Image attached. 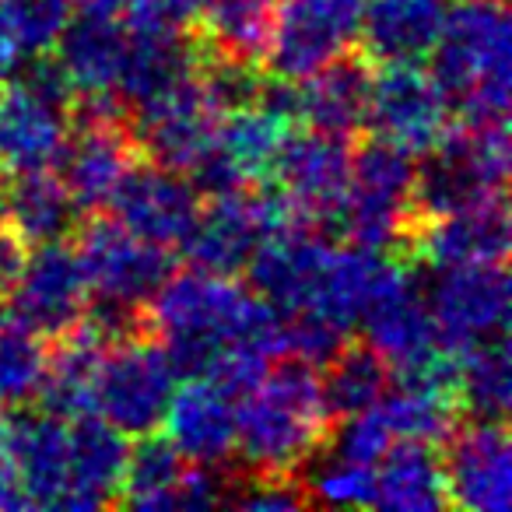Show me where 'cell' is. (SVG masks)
Returning a JSON list of instances; mask_svg holds the SVG:
<instances>
[{
    "instance_id": "cell-22",
    "label": "cell",
    "mask_w": 512,
    "mask_h": 512,
    "mask_svg": "<svg viewBox=\"0 0 512 512\" xmlns=\"http://www.w3.org/2000/svg\"><path fill=\"white\" fill-rule=\"evenodd\" d=\"M442 463L449 505L467 512H509L512 505V446L505 421L474 418L453 428Z\"/></svg>"
},
{
    "instance_id": "cell-32",
    "label": "cell",
    "mask_w": 512,
    "mask_h": 512,
    "mask_svg": "<svg viewBox=\"0 0 512 512\" xmlns=\"http://www.w3.org/2000/svg\"><path fill=\"white\" fill-rule=\"evenodd\" d=\"M4 218L29 246H43V242L67 239L78 228L81 211L57 169H32L15 172L8 186Z\"/></svg>"
},
{
    "instance_id": "cell-13",
    "label": "cell",
    "mask_w": 512,
    "mask_h": 512,
    "mask_svg": "<svg viewBox=\"0 0 512 512\" xmlns=\"http://www.w3.org/2000/svg\"><path fill=\"white\" fill-rule=\"evenodd\" d=\"M130 116H134L127 120L130 130H134L137 144L151 155V162L190 176L211 151L221 106L207 85L204 67H200L197 74L172 85L158 99L144 102Z\"/></svg>"
},
{
    "instance_id": "cell-28",
    "label": "cell",
    "mask_w": 512,
    "mask_h": 512,
    "mask_svg": "<svg viewBox=\"0 0 512 512\" xmlns=\"http://www.w3.org/2000/svg\"><path fill=\"white\" fill-rule=\"evenodd\" d=\"M449 0H362L358 43L376 64H421L439 43Z\"/></svg>"
},
{
    "instance_id": "cell-15",
    "label": "cell",
    "mask_w": 512,
    "mask_h": 512,
    "mask_svg": "<svg viewBox=\"0 0 512 512\" xmlns=\"http://www.w3.org/2000/svg\"><path fill=\"white\" fill-rule=\"evenodd\" d=\"M137 162V137L123 113L99 109H74V123L67 144L57 158V176L64 179L81 214H95L109 207L116 186L123 183Z\"/></svg>"
},
{
    "instance_id": "cell-27",
    "label": "cell",
    "mask_w": 512,
    "mask_h": 512,
    "mask_svg": "<svg viewBox=\"0 0 512 512\" xmlns=\"http://www.w3.org/2000/svg\"><path fill=\"white\" fill-rule=\"evenodd\" d=\"M113 337L120 334H113L99 316H85L78 327L57 337V348L46 355V376L36 397L43 411L60 418L95 414V383Z\"/></svg>"
},
{
    "instance_id": "cell-16",
    "label": "cell",
    "mask_w": 512,
    "mask_h": 512,
    "mask_svg": "<svg viewBox=\"0 0 512 512\" xmlns=\"http://www.w3.org/2000/svg\"><path fill=\"white\" fill-rule=\"evenodd\" d=\"M228 481L218 467H200L172 449V442L155 432L137 435L127 449L120 505L144 512H204L225 505Z\"/></svg>"
},
{
    "instance_id": "cell-42",
    "label": "cell",
    "mask_w": 512,
    "mask_h": 512,
    "mask_svg": "<svg viewBox=\"0 0 512 512\" xmlns=\"http://www.w3.org/2000/svg\"><path fill=\"white\" fill-rule=\"evenodd\" d=\"M8 186H11V172L0 162V221H4V207H8Z\"/></svg>"
},
{
    "instance_id": "cell-43",
    "label": "cell",
    "mask_w": 512,
    "mask_h": 512,
    "mask_svg": "<svg viewBox=\"0 0 512 512\" xmlns=\"http://www.w3.org/2000/svg\"><path fill=\"white\" fill-rule=\"evenodd\" d=\"M4 428H8V421H4V414H0V449H4Z\"/></svg>"
},
{
    "instance_id": "cell-24",
    "label": "cell",
    "mask_w": 512,
    "mask_h": 512,
    "mask_svg": "<svg viewBox=\"0 0 512 512\" xmlns=\"http://www.w3.org/2000/svg\"><path fill=\"white\" fill-rule=\"evenodd\" d=\"M369 85V64L341 57L302 81L274 78V85L267 92L295 123H306L309 130H323V134L334 137H355L365 127Z\"/></svg>"
},
{
    "instance_id": "cell-18",
    "label": "cell",
    "mask_w": 512,
    "mask_h": 512,
    "mask_svg": "<svg viewBox=\"0 0 512 512\" xmlns=\"http://www.w3.org/2000/svg\"><path fill=\"white\" fill-rule=\"evenodd\" d=\"M127 53V22L95 8H78L64 36L53 46V60L64 71L74 92V109L123 113L120 106V71Z\"/></svg>"
},
{
    "instance_id": "cell-6",
    "label": "cell",
    "mask_w": 512,
    "mask_h": 512,
    "mask_svg": "<svg viewBox=\"0 0 512 512\" xmlns=\"http://www.w3.org/2000/svg\"><path fill=\"white\" fill-rule=\"evenodd\" d=\"M74 123V92L57 60L29 57L0 95V162L8 172L53 169Z\"/></svg>"
},
{
    "instance_id": "cell-34",
    "label": "cell",
    "mask_w": 512,
    "mask_h": 512,
    "mask_svg": "<svg viewBox=\"0 0 512 512\" xmlns=\"http://www.w3.org/2000/svg\"><path fill=\"white\" fill-rule=\"evenodd\" d=\"M278 0H204L200 36L214 57L260 67Z\"/></svg>"
},
{
    "instance_id": "cell-38",
    "label": "cell",
    "mask_w": 512,
    "mask_h": 512,
    "mask_svg": "<svg viewBox=\"0 0 512 512\" xmlns=\"http://www.w3.org/2000/svg\"><path fill=\"white\" fill-rule=\"evenodd\" d=\"M313 463V460H309ZM309 505H334V509H372L376 502V463H355L316 449L313 470L302 481Z\"/></svg>"
},
{
    "instance_id": "cell-4",
    "label": "cell",
    "mask_w": 512,
    "mask_h": 512,
    "mask_svg": "<svg viewBox=\"0 0 512 512\" xmlns=\"http://www.w3.org/2000/svg\"><path fill=\"white\" fill-rule=\"evenodd\" d=\"M414 162L418 221L505 197L509 186V120H460Z\"/></svg>"
},
{
    "instance_id": "cell-40",
    "label": "cell",
    "mask_w": 512,
    "mask_h": 512,
    "mask_svg": "<svg viewBox=\"0 0 512 512\" xmlns=\"http://www.w3.org/2000/svg\"><path fill=\"white\" fill-rule=\"evenodd\" d=\"M25 260H29V242L11 225H0V302L15 292Z\"/></svg>"
},
{
    "instance_id": "cell-20",
    "label": "cell",
    "mask_w": 512,
    "mask_h": 512,
    "mask_svg": "<svg viewBox=\"0 0 512 512\" xmlns=\"http://www.w3.org/2000/svg\"><path fill=\"white\" fill-rule=\"evenodd\" d=\"M200 190L190 183V176L169 169L158 162H141L137 158L134 169L123 176L116 186L113 200V218L144 242L162 249H179L190 235L193 221L200 214Z\"/></svg>"
},
{
    "instance_id": "cell-5",
    "label": "cell",
    "mask_w": 512,
    "mask_h": 512,
    "mask_svg": "<svg viewBox=\"0 0 512 512\" xmlns=\"http://www.w3.org/2000/svg\"><path fill=\"white\" fill-rule=\"evenodd\" d=\"M78 260L99 320L113 334L141 327V309L172 274L169 249L151 246L116 218H92L78 235Z\"/></svg>"
},
{
    "instance_id": "cell-1",
    "label": "cell",
    "mask_w": 512,
    "mask_h": 512,
    "mask_svg": "<svg viewBox=\"0 0 512 512\" xmlns=\"http://www.w3.org/2000/svg\"><path fill=\"white\" fill-rule=\"evenodd\" d=\"M141 327L162 344L179 376H207L235 348L281 355V316L253 288L200 267L158 285L141 309Z\"/></svg>"
},
{
    "instance_id": "cell-29",
    "label": "cell",
    "mask_w": 512,
    "mask_h": 512,
    "mask_svg": "<svg viewBox=\"0 0 512 512\" xmlns=\"http://www.w3.org/2000/svg\"><path fill=\"white\" fill-rule=\"evenodd\" d=\"M71 425V477L67 505L74 512H92L120 505L123 467H127V435L116 432L99 414L67 418Z\"/></svg>"
},
{
    "instance_id": "cell-31",
    "label": "cell",
    "mask_w": 512,
    "mask_h": 512,
    "mask_svg": "<svg viewBox=\"0 0 512 512\" xmlns=\"http://www.w3.org/2000/svg\"><path fill=\"white\" fill-rule=\"evenodd\" d=\"M376 509L439 512L449 505L442 460L425 442H393L376 463Z\"/></svg>"
},
{
    "instance_id": "cell-25",
    "label": "cell",
    "mask_w": 512,
    "mask_h": 512,
    "mask_svg": "<svg viewBox=\"0 0 512 512\" xmlns=\"http://www.w3.org/2000/svg\"><path fill=\"white\" fill-rule=\"evenodd\" d=\"M407 246L432 271L460 264H498L509 256V207H505V197L418 221Z\"/></svg>"
},
{
    "instance_id": "cell-12",
    "label": "cell",
    "mask_w": 512,
    "mask_h": 512,
    "mask_svg": "<svg viewBox=\"0 0 512 512\" xmlns=\"http://www.w3.org/2000/svg\"><path fill=\"white\" fill-rule=\"evenodd\" d=\"M365 127L372 137L418 158L453 127V106L421 64H383L372 74Z\"/></svg>"
},
{
    "instance_id": "cell-7",
    "label": "cell",
    "mask_w": 512,
    "mask_h": 512,
    "mask_svg": "<svg viewBox=\"0 0 512 512\" xmlns=\"http://www.w3.org/2000/svg\"><path fill=\"white\" fill-rule=\"evenodd\" d=\"M337 225L355 246L390 253L407 246L418 214H414V155L372 137L351 151V176Z\"/></svg>"
},
{
    "instance_id": "cell-2",
    "label": "cell",
    "mask_w": 512,
    "mask_h": 512,
    "mask_svg": "<svg viewBox=\"0 0 512 512\" xmlns=\"http://www.w3.org/2000/svg\"><path fill=\"white\" fill-rule=\"evenodd\" d=\"M330 421L320 365L278 355L235 397V456L249 474H299L327 442Z\"/></svg>"
},
{
    "instance_id": "cell-30",
    "label": "cell",
    "mask_w": 512,
    "mask_h": 512,
    "mask_svg": "<svg viewBox=\"0 0 512 512\" xmlns=\"http://www.w3.org/2000/svg\"><path fill=\"white\" fill-rule=\"evenodd\" d=\"M393 442H446L460 425V400L453 390V376H411L390 383V390L376 400Z\"/></svg>"
},
{
    "instance_id": "cell-3",
    "label": "cell",
    "mask_w": 512,
    "mask_h": 512,
    "mask_svg": "<svg viewBox=\"0 0 512 512\" xmlns=\"http://www.w3.org/2000/svg\"><path fill=\"white\" fill-rule=\"evenodd\" d=\"M428 60L460 120H509L512 29L505 0L453 4Z\"/></svg>"
},
{
    "instance_id": "cell-33",
    "label": "cell",
    "mask_w": 512,
    "mask_h": 512,
    "mask_svg": "<svg viewBox=\"0 0 512 512\" xmlns=\"http://www.w3.org/2000/svg\"><path fill=\"white\" fill-rule=\"evenodd\" d=\"M453 390L470 418L505 421L512 404L509 334H495L453 355Z\"/></svg>"
},
{
    "instance_id": "cell-36",
    "label": "cell",
    "mask_w": 512,
    "mask_h": 512,
    "mask_svg": "<svg viewBox=\"0 0 512 512\" xmlns=\"http://www.w3.org/2000/svg\"><path fill=\"white\" fill-rule=\"evenodd\" d=\"M78 0H0V36L22 57H46L71 25Z\"/></svg>"
},
{
    "instance_id": "cell-39",
    "label": "cell",
    "mask_w": 512,
    "mask_h": 512,
    "mask_svg": "<svg viewBox=\"0 0 512 512\" xmlns=\"http://www.w3.org/2000/svg\"><path fill=\"white\" fill-rule=\"evenodd\" d=\"M225 505L246 512H295L306 509L309 498L299 474H249L228 484Z\"/></svg>"
},
{
    "instance_id": "cell-19",
    "label": "cell",
    "mask_w": 512,
    "mask_h": 512,
    "mask_svg": "<svg viewBox=\"0 0 512 512\" xmlns=\"http://www.w3.org/2000/svg\"><path fill=\"white\" fill-rule=\"evenodd\" d=\"M8 299L11 316L43 341L78 327L88 316V302H92L78 249L67 246L64 239L36 246Z\"/></svg>"
},
{
    "instance_id": "cell-21",
    "label": "cell",
    "mask_w": 512,
    "mask_h": 512,
    "mask_svg": "<svg viewBox=\"0 0 512 512\" xmlns=\"http://www.w3.org/2000/svg\"><path fill=\"white\" fill-rule=\"evenodd\" d=\"M0 463L25 509H64L71 477V425L50 411H22L4 428Z\"/></svg>"
},
{
    "instance_id": "cell-10",
    "label": "cell",
    "mask_w": 512,
    "mask_h": 512,
    "mask_svg": "<svg viewBox=\"0 0 512 512\" xmlns=\"http://www.w3.org/2000/svg\"><path fill=\"white\" fill-rule=\"evenodd\" d=\"M362 0H278L264 67L278 81H302L358 46Z\"/></svg>"
},
{
    "instance_id": "cell-44",
    "label": "cell",
    "mask_w": 512,
    "mask_h": 512,
    "mask_svg": "<svg viewBox=\"0 0 512 512\" xmlns=\"http://www.w3.org/2000/svg\"><path fill=\"white\" fill-rule=\"evenodd\" d=\"M0 95H4V81H0Z\"/></svg>"
},
{
    "instance_id": "cell-11",
    "label": "cell",
    "mask_w": 512,
    "mask_h": 512,
    "mask_svg": "<svg viewBox=\"0 0 512 512\" xmlns=\"http://www.w3.org/2000/svg\"><path fill=\"white\" fill-rule=\"evenodd\" d=\"M295 221L281 197H267L260 186H239V190L211 193L200 204L190 235L179 249L186 253L190 267L211 274H239L246 271L249 256L274 228Z\"/></svg>"
},
{
    "instance_id": "cell-26",
    "label": "cell",
    "mask_w": 512,
    "mask_h": 512,
    "mask_svg": "<svg viewBox=\"0 0 512 512\" xmlns=\"http://www.w3.org/2000/svg\"><path fill=\"white\" fill-rule=\"evenodd\" d=\"M158 428L183 460L221 467L235 456V397L214 379L190 376V383H176Z\"/></svg>"
},
{
    "instance_id": "cell-9",
    "label": "cell",
    "mask_w": 512,
    "mask_h": 512,
    "mask_svg": "<svg viewBox=\"0 0 512 512\" xmlns=\"http://www.w3.org/2000/svg\"><path fill=\"white\" fill-rule=\"evenodd\" d=\"M179 372L144 327L113 337L95 383V414L123 435L158 432Z\"/></svg>"
},
{
    "instance_id": "cell-35",
    "label": "cell",
    "mask_w": 512,
    "mask_h": 512,
    "mask_svg": "<svg viewBox=\"0 0 512 512\" xmlns=\"http://www.w3.org/2000/svg\"><path fill=\"white\" fill-rule=\"evenodd\" d=\"M327 369L320 372L323 397H327L330 418H348L365 407H372L393 383L390 365L383 362L376 348L369 344L344 341L334 355L327 358Z\"/></svg>"
},
{
    "instance_id": "cell-23",
    "label": "cell",
    "mask_w": 512,
    "mask_h": 512,
    "mask_svg": "<svg viewBox=\"0 0 512 512\" xmlns=\"http://www.w3.org/2000/svg\"><path fill=\"white\" fill-rule=\"evenodd\" d=\"M330 249H334V242L320 228L302 225V221H288V225L274 228L256 246V253L249 256L246 264L249 288L278 316L299 313L313 299L316 281H320Z\"/></svg>"
},
{
    "instance_id": "cell-37",
    "label": "cell",
    "mask_w": 512,
    "mask_h": 512,
    "mask_svg": "<svg viewBox=\"0 0 512 512\" xmlns=\"http://www.w3.org/2000/svg\"><path fill=\"white\" fill-rule=\"evenodd\" d=\"M43 337L15 320L11 313H0V407H25L39 397V386L46 376Z\"/></svg>"
},
{
    "instance_id": "cell-17",
    "label": "cell",
    "mask_w": 512,
    "mask_h": 512,
    "mask_svg": "<svg viewBox=\"0 0 512 512\" xmlns=\"http://www.w3.org/2000/svg\"><path fill=\"white\" fill-rule=\"evenodd\" d=\"M442 348L449 355L505 334L509 327V271L498 264H460L435 271L425 295Z\"/></svg>"
},
{
    "instance_id": "cell-41",
    "label": "cell",
    "mask_w": 512,
    "mask_h": 512,
    "mask_svg": "<svg viewBox=\"0 0 512 512\" xmlns=\"http://www.w3.org/2000/svg\"><path fill=\"white\" fill-rule=\"evenodd\" d=\"M81 8H95V11H106V15H116V18H127L134 15L141 4H148V0H78Z\"/></svg>"
},
{
    "instance_id": "cell-14",
    "label": "cell",
    "mask_w": 512,
    "mask_h": 512,
    "mask_svg": "<svg viewBox=\"0 0 512 512\" xmlns=\"http://www.w3.org/2000/svg\"><path fill=\"white\" fill-rule=\"evenodd\" d=\"M351 176L348 137L302 130L288 134L271 179L278 183V197L295 221L302 225H337Z\"/></svg>"
},
{
    "instance_id": "cell-8",
    "label": "cell",
    "mask_w": 512,
    "mask_h": 512,
    "mask_svg": "<svg viewBox=\"0 0 512 512\" xmlns=\"http://www.w3.org/2000/svg\"><path fill=\"white\" fill-rule=\"evenodd\" d=\"M358 327L365 330V344L383 355V362L397 379L453 376V355L442 348L439 334H435L425 292L418 288L411 267L393 256Z\"/></svg>"
}]
</instances>
